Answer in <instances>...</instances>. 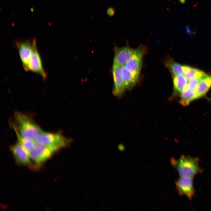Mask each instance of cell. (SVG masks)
I'll use <instances>...</instances> for the list:
<instances>
[{
	"mask_svg": "<svg viewBox=\"0 0 211 211\" xmlns=\"http://www.w3.org/2000/svg\"><path fill=\"white\" fill-rule=\"evenodd\" d=\"M199 162L198 158L183 155L178 159L172 158L170 161L171 166L178 171L180 177L193 178L202 171Z\"/></svg>",
	"mask_w": 211,
	"mask_h": 211,
	"instance_id": "6da1fadb",
	"label": "cell"
},
{
	"mask_svg": "<svg viewBox=\"0 0 211 211\" xmlns=\"http://www.w3.org/2000/svg\"><path fill=\"white\" fill-rule=\"evenodd\" d=\"M14 116L15 122L12 124V127L22 137L35 140L42 131L27 115L17 112L14 113Z\"/></svg>",
	"mask_w": 211,
	"mask_h": 211,
	"instance_id": "7a4b0ae2",
	"label": "cell"
},
{
	"mask_svg": "<svg viewBox=\"0 0 211 211\" xmlns=\"http://www.w3.org/2000/svg\"><path fill=\"white\" fill-rule=\"evenodd\" d=\"M37 144L52 147L59 150L68 145L70 140L59 133L42 131L35 139Z\"/></svg>",
	"mask_w": 211,
	"mask_h": 211,
	"instance_id": "3957f363",
	"label": "cell"
},
{
	"mask_svg": "<svg viewBox=\"0 0 211 211\" xmlns=\"http://www.w3.org/2000/svg\"><path fill=\"white\" fill-rule=\"evenodd\" d=\"M58 150L54 147L37 144L34 148L28 153L30 164L34 167L40 166Z\"/></svg>",
	"mask_w": 211,
	"mask_h": 211,
	"instance_id": "277c9868",
	"label": "cell"
},
{
	"mask_svg": "<svg viewBox=\"0 0 211 211\" xmlns=\"http://www.w3.org/2000/svg\"><path fill=\"white\" fill-rule=\"evenodd\" d=\"M35 38L16 42L23 68L26 71H29L28 64L33 51Z\"/></svg>",
	"mask_w": 211,
	"mask_h": 211,
	"instance_id": "5b68a950",
	"label": "cell"
},
{
	"mask_svg": "<svg viewBox=\"0 0 211 211\" xmlns=\"http://www.w3.org/2000/svg\"><path fill=\"white\" fill-rule=\"evenodd\" d=\"M29 71L40 75L43 79H46L47 74L42 65V60L37 49L36 41L34 39L33 52L28 64Z\"/></svg>",
	"mask_w": 211,
	"mask_h": 211,
	"instance_id": "8992f818",
	"label": "cell"
},
{
	"mask_svg": "<svg viewBox=\"0 0 211 211\" xmlns=\"http://www.w3.org/2000/svg\"><path fill=\"white\" fill-rule=\"evenodd\" d=\"M176 188L180 195L192 199L195 193L193 178L180 177L176 181Z\"/></svg>",
	"mask_w": 211,
	"mask_h": 211,
	"instance_id": "52a82bcc",
	"label": "cell"
},
{
	"mask_svg": "<svg viewBox=\"0 0 211 211\" xmlns=\"http://www.w3.org/2000/svg\"><path fill=\"white\" fill-rule=\"evenodd\" d=\"M145 47L140 46L135 49L132 57L123 66L131 72L139 75L143 56L146 52Z\"/></svg>",
	"mask_w": 211,
	"mask_h": 211,
	"instance_id": "ba28073f",
	"label": "cell"
},
{
	"mask_svg": "<svg viewBox=\"0 0 211 211\" xmlns=\"http://www.w3.org/2000/svg\"><path fill=\"white\" fill-rule=\"evenodd\" d=\"M112 74L114 82L113 92L115 96H119L126 90L123 80L122 67L113 63Z\"/></svg>",
	"mask_w": 211,
	"mask_h": 211,
	"instance_id": "9c48e42d",
	"label": "cell"
},
{
	"mask_svg": "<svg viewBox=\"0 0 211 211\" xmlns=\"http://www.w3.org/2000/svg\"><path fill=\"white\" fill-rule=\"evenodd\" d=\"M135 49L125 46L116 47L115 49L113 63L121 67L124 66L134 54Z\"/></svg>",
	"mask_w": 211,
	"mask_h": 211,
	"instance_id": "30bf717a",
	"label": "cell"
},
{
	"mask_svg": "<svg viewBox=\"0 0 211 211\" xmlns=\"http://www.w3.org/2000/svg\"><path fill=\"white\" fill-rule=\"evenodd\" d=\"M10 150L18 164L24 165H30L28 153L18 142L11 146Z\"/></svg>",
	"mask_w": 211,
	"mask_h": 211,
	"instance_id": "8fae6325",
	"label": "cell"
},
{
	"mask_svg": "<svg viewBox=\"0 0 211 211\" xmlns=\"http://www.w3.org/2000/svg\"><path fill=\"white\" fill-rule=\"evenodd\" d=\"M123 80L126 90L131 89L137 82L139 75L133 73L127 69L124 66L122 67Z\"/></svg>",
	"mask_w": 211,
	"mask_h": 211,
	"instance_id": "7c38bea8",
	"label": "cell"
},
{
	"mask_svg": "<svg viewBox=\"0 0 211 211\" xmlns=\"http://www.w3.org/2000/svg\"><path fill=\"white\" fill-rule=\"evenodd\" d=\"M211 87V75L206 74L200 81L196 91L197 98L204 96Z\"/></svg>",
	"mask_w": 211,
	"mask_h": 211,
	"instance_id": "4fadbf2b",
	"label": "cell"
},
{
	"mask_svg": "<svg viewBox=\"0 0 211 211\" xmlns=\"http://www.w3.org/2000/svg\"><path fill=\"white\" fill-rule=\"evenodd\" d=\"M196 99V92L190 89L187 85L180 94L179 102L182 105L186 106Z\"/></svg>",
	"mask_w": 211,
	"mask_h": 211,
	"instance_id": "5bb4252c",
	"label": "cell"
},
{
	"mask_svg": "<svg viewBox=\"0 0 211 211\" xmlns=\"http://www.w3.org/2000/svg\"><path fill=\"white\" fill-rule=\"evenodd\" d=\"M183 76L188 81L195 78L201 79L207 74L204 72L188 65H183Z\"/></svg>",
	"mask_w": 211,
	"mask_h": 211,
	"instance_id": "9a60e30c",
	"label": "cell"
},
{
	"mask_svg": "<svg viewBox=\"0 0 211 211\" xmlns=\"http://www.w3.org/2000/svg\"><path fill=\"white\" fill-rule=\"evenodd\" d=\"M16 134L18 142L28 153L35 147L37 144L34 139L25 138L21 136L17 131L13 128Z\"/></svg>",
	"mask_w": 211,
	"mask_h": 211,
	"instance_id": "2e32d148",
	"label": "cell"
},
{
	"mask_svg": "<svg viewBox=\"0 0 211 211\" xmlns=\"http://www.w3.org/2000/svg\"><path fill=\"white\" fill-rule=\"evenodd\" d=\"M166 64L173 76L183 75V65L176 63L171 59H169L166 61Z\"/></svg>",
	"mask_w": 211,
	"mask_h": 211,
	"instance_id": "e0dca14e",
	"label": "cell"
},
{
	"mask_svg": "<svg viewBox=\"0 0 211 211\" xmlns=\"http://www.w3.org/2000/svg\"><path fill=\"white\" fill-rule=\"evenodd\" d=\"M188 81L183 75L173 76V83L175 94L181 93L188 84Z\"/></svg>",
	"mask_w": 211,
	"mask_h": 211,
	"instance_id": "ac0fdd59",
	"label": "cell"
},
{
	"mask_svg": "<svg viewBox=\"0 0 211 211\" xmlns=\"http://www.w3.org/2000/svg\"><path fill=\"white\" fill-rule=\"evenodd\" d=\"M201 79L197 78H193L188 81L187 85L190 89L196 92L197 88Z\"/></svg>",
	"mask_w": 211,
	"mask_h": 211,
	"instance_id": "d6986e66",
	"label": "cell"
},
{
	"mask_svg": "<svg viewBox=\"0 0 211 211\" xmlns=\"http://www.w3.org/2000/svg\"><path fill=\"white\" fill-rule=\"evenodd\" d=\"M186 0H179L180 3L182 4H184Z\"/></svg>",
	"mask_w": 211,
	"mask_h": 211,
	"instance_id": "ffe728a7",
	"label": "cell"
}]
</instances>
